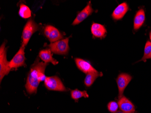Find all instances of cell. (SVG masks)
<instances>
[{
    "instance_id": "cell-10",
    "label": "cell",
    "mask_w": 151,
    "mask_h": 113,
    "mask_svg": "<svg viewBox=\"0 0 151 113\" xmlns=\"http://www.w3.org/2000/svg\"><path fill=\"white\" fill-rule=\"evenodd\" d=\"M119 107L120 110L126 113H134L135 110L134 104L128 98L122 96L118 101Z\"/></svg>"
},
{
    "instance_id": "cell-5",
    "label": "cell",
    "mask_w": 151,
    "mask_h": 113,
    "mask_svg": "<svg viewBox=\"0 0 151 113\" xmlns=\"http://www.w3.org/2000/svg\"><path fill=\"white\" fill-rule=\"evenodd\" d=\"M44 81L45 86L48 90L58 91H67L63 83L58 76H47Z\"/></svg>"
},
{
    "instance_id": "cell-1",
    "label": "cell",
    "mask_w": 151,
    "mask_h": 113,
    "mask_svg": "<svg viewBox=\"0 0 151 113\" xmlns=\"http://www.w3.org/2000/svg\"><path fill=\"white\" fill-rule=\"evenodd\" d=\"M47 65V63L40 62L39 59H37L31 66L25 86L29 94L37 93L40 82L45 81V70Z\"/></svg>"
},
{
    "instance_id": "cell-3",
    "label": "cell",
    "mask_w": 151,
    "mask_h": 113,
    "mask_svg": "<svg viewBox=\"0 0 151 113\" xmlns=\"http://www.w3.org/2000/svg\"><path fill=\"white\" fill-rule=\"evenodd\" d=\"M39 30V26L32 18L29 19L25 24L23 31L22 45L25 47L28 43L32 35Z\"/></svg>"
},
{
    "instance_id": "cell-12",
    "label": "cell",
    "mask_w": 151,
    "mask_h": 113,
    "mask_svg": "<svg viewBox=\"0 0 151 113\" xmlns=\"http://www.w3.org/2000/svg\"><path fill=\"white\" fill-rule=\"evenodd\" d=\"M75 61L79 69L80 70L85 73L87 74L91 72L97 71V70H96L90 63L86 62L83 59L79 58H76L75 59Z\"/></svg>"
},
{
    "instance_id": "cell-20",
    "label": "cell",
    "mask_w": 151,
    "mask_h": 113,
    "mask_svg": "<svg viewBox=\"0 0 151 113\" xmlns=\"http://www.w3.org/2000/svg\"><path fill=\"white\" fill-rule=\"evenodd\" d=\"M108 110L111 113H115L117 112L118 109V104L115 101H111L108 104Z\"/></svg>"
},
{
    "instance_id": "cell-13",
    "label": "cell",
    "mask_w": 151,
    "mask_h": 113,
    "mask_svg": "<svg viewBox=\"0 0 151 113\" xmlns=\"http://www.w3.org/2000/svg\"><path fill=\"white\" fill-rule=\"evenodd\" d=\"M91 31L94 37L101 39L105 37L107 32L106 30L104 25L95 23L91 25Z\"/></svg>"
},
{
    "instance_id": "cell-17",
    "label": "cell",
    "mask_w": 151,
    "mask_h": 113,
    "mask_svg": "<svg viewBox=\"0 0 151 113\" xmlns=\"http://www.w3.org/2000/svg\"><path fill=\"white\" fill-rule=\"evenodd\" d=\"M19 14L24 19H28L31 16V11L28 6L24 4L20 5Z\"/></svg>"
},
{
    "instance_id": "cell-16",
    "label": "cell",
    "mask_w": 151,
    "mask_h": 113,
    "mask_svg": "<svg viewBox=\"0 0 151 113\" xmlns=\"http://www.w3.org/2000/svg\"><path fill=\"white\" fill-rule=\"evenodd\" d=\"M102 76L103 73L101 72H98L97 71L91 72L86 74L84 80L85 85L87 87H90L92 85L94 81L98 77Z\"/></svg>"
},
{
    "instance_id": "cell-2",
    "label": "cell",
    "mask_w": 151,
    "mask_h": 113,
    "mask_svg": "<svg viewBox=\"0 0 151 113\" xmlns=\"http://www.w3.org/2000/svg\"><path fill=\"white\" fill-rule=\"evenodd\" d=\"M6 42H4L0 47V81H2L3 77L8 75L11 71L10 62L7 60Z\"/></svg>"
},
{
    "instance_id": "cell-4",
    "label": "cell",
    "mask_w": 151,
    "mask_h": 113,
    "mask_svg": "<svg viewBox=\"0 0 151 113\" xmlns=\"http://www.w3.org/2000/svg\"><path fill=\"white\" fill-rule=\"evenodd\" d=\"M69 38H65L48 45L51 52L55 54L66 55L69 50Z\"/></svg>"
},
{
    "instance_id": "cell-21",
    "label": "cell",
    "mask_w": 151,
    "mask_h": 113,
    "mask_svg": "<svg viewBox=\"0 0 151 113\" xmlns=\"http://www.w3.org/2000/svg\"><path fill=\"white\" fill-rule=\"evenodd\" d=\"M150 58H151V54H150V55H148V56H147V58L146 60L147 59H150Z\"/></svg>"
},
{
    "instance_id": "cell-7",
    "label": "cell",
    "mask_w": 151,
    "mask_h": 113,
    "mask_svg": "<svg viewBox=\"0 0 151 113\" xmlns=\"http://www.w3.org/2000/svg\"><path fill=\"white\" fill-rule=\"evenodd\" d=\"M44 34L51 43L60 40L63 37V35L56 28L50 25L45 26L44 29Z\"/></svg>"
},
{
    "instance_id": "cell-23",
    "label": "cell",
    "mask_w": 151,
    "mask_h": 113,
    "mask_svg": "<svg viewBox=\"0 0 151 113\" xmlns=\"http://www.w3.org/2000/svg\"><path fill=\"white\" fill-rule=\"evenodd\" d=\"M149 36H150V40H151V32H150V35H149Z\"/></svg>"
},
{
    "instance_id": "cell-22",
    "label": "cell",
    "mask_w": 151,
    "mask_h": 113,
    "mask_svg": "<svg viewBox=\"0 0 151 113\" xmlns=\"http://www.w3.org/2000/svg\"><path fill=\"white\" fill-rule=\"evenodd\" d=\"M126 113L124 112H123V111H117V112H115V113Z\"/></svg>"
},
{
    "instance_id": "cell-6",
    "label": "cell",
    "mask_w": 151,
    "mask_h": 113,
    "mask_svg": "<svg viewBox=\"0 0 151 113\" xmlns=\"http://www.w3.org/2000/svg\"><path fill=\"white\" fill-rule=\"evenodd\" d=\"M24 49L25 47L22 45L12 60L9 62L10 68L11 70L13 68H17L19 67L25 66Z\"/></svg>"
},
{
    "instance_id": "cell-19",
    "label": "cell",
    "mask_w": 151,
    "mask_h": 113,
    "mask_svg": "<svg viewBox=\"0 0 151 113\" xmlns=\"http://www.w3.org/2000/svg\"><path fill=\"white\" fill-rule=\"evenodd\" d=\"M151 53V42L149 41L147 42L145 48V53L143 57L140 61H143L145 62L147 58L148 55H150Z\"/></svg>"
},
{
    "instance_id": "cell-15",
    "label": "cell",
    "mask_w": 151,
    "mask_h": 113,
    "mask_svg": "<svg viewBox=\"0 0 151 113\" xmlns=\"http://www.w3.org/2000/svg\"><path fill=\"white\" fill-rule=\"evenodd\" d=\"M145 15L144 10L140 9L137 12L134 19V30H138L142 26L145 22Z\"/></svg>"
},
{
    "instance_id": "cell-18",
    "label": "cell",
    "mask_w": 151,
    "mask_h": 113,
    "mask_svg": "<svg viewBox=\"0 0 151 113\" xmlns=\"http://www.w3.org/2000/svg\"><path fill=\"white\" fill-rule=\"evenodd\" d=\"M71 97L75 101H77L81 97H89V95L86 91H81L78 89L71 91Z\"/></svg>"
},
{
    "instance_id": "cell-9",
    "label": "cell",
    "mask_w": 151,
    "mask_h": 113,
    "mask_svg": "<svg viewBox=\"0 0 151 113\" xmlns=\"http://www.w3.org/2000/svg\"><path fill=\"white\" fill-rule=\"evenodd\" d=\"M93 12H94V10H93V8H92L91 2L90 1L88 5L82 10V11H81V12H80L78 14V16L73 22L72 25H77V24L81 23V22H83L84 19H85L87 17L90 16L91 14Z\"/></svg>"
},
{
    "instance_id": "cell-8",
    "label": "cell",
    "mask_w": 151,
    "mask_h": 113,
    "mask_svg": "<svg viewBox=\"0 0 151 113\" xmlns=\"http://www.w3.org/2000/svg\"><path fill=\"white\" fill-rule=\"evenodd\" d=\"M132 79V76L127 73H121L118 76L116 82L118 87L119 98L123 96L124 90Z\"/></svg>"
},
{
    "instance_id": "cell-11",
    "label": "cell",
    "mask_w": 151,
    "mask_h": 113,
    "mask_svg": "<svg viewBox=\"0 0 151 113\" xmlns=\"http://www.w3.org/2000/svg\"><path fill=\"white\" fill-rule=\"evenodd\" d=\"M129 6L126 2H123L119 5L114 11L112 17L115 20H119L123 18L129 10Z\"/></svg>"
},
{
    "instance_id": "cell-14",
    "label": "cell",
    "mask_w": 151,
    "mask_h": 113,
    "mask_svg": "<svg viewBox=\"0 0 151 113\" xmlns=\"http://www.w3.org/2000/svg\"><path fill=\"white\" fill-rule=\"evenodd\" d=\"M39 57L45 63H51L53 65L58 64V62L52 57L51 51L50 49H44L40 52Z\"/></svg>"
}]
</instances>
